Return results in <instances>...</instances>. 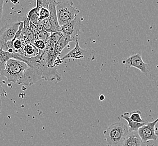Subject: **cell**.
I'll return each instance as SVG.
<instances>
[{"label":"cell","instance_id":"cell-10","mask_svg":"<svg viewBox=\"0 0 158 146\" xmlns=\"http://www.w3.org/2000/svg\"><path fill=\"white\" fill-rule=\"evenodd\" d=\"M81 26V20L77 16L72 21L61 26L60 31L64 35H69L76 40L77 36L79 35Z\"/></svg>","mask_w":158,"mask_h":146},{"label":"cell","instance_id":"cell-29","mask_svg":"<svg viewBox=\"0 0 158 146\" xmlns=\"http://www.w3.org/2000/svg\"><path fill=\"white\" fill-rule=\"evenodd\" d=\"M6 94V91L5 90L3 89V87L2 86L1 83L0 82V97L1 96H3Z\"/></svg>","mask_w":158,"mask_h":146},{"label":"cell","instance_id":"cell-19","mask_svg":"<svg viewBox=\"0 0 158 146\" xmlns=\"http://www.w3.org/2000/svg\"><path fill=\"white\" fill-rule=\"evenodd\" d=\"M141 112L140 110H135L129 112V117L132 120L137 123H145L144 120L142 119L141 116Z\"/></svg>","mask_w":158,"mask_h":146},{"label":"cell","instance_id":"cell-6","mask_svg":"<svg viewBox=\"0 0 158 146\" xmlns=\"http://www.w3.org/2000/svg\"><path fill=\"white\" fill-rule=\"evenodd\" d=\"M44 52L45 63L48 67H55L62 63L61 59H59L60 54L56 50V45L50 39L48 41Z\"/></svg>","mask_w":158,"mask_h":146},{"label":"cell","instance_id":"cell-31","mask_svg":"<svg viewBox=\"0 0 158 146\" xmlns=\"http://www.w3.org/2000/svg\"><path fill=\"white\" fill-rule=\"evenodd\" d=\"M99 99L100 101H103L104 100L105 96L104 95H100L99 96Z\"/></svg>","mask_w":158,"mask_h":146},{"label":"cell","instance_id":"cell-4","mask_svg":"<svg viewBox=\"0 0 158 146\" xmlns=\"http://www.w3.org/2000/svg\"><path fill=\"white\" fill-rule=\"evenodd\" d=\"M96 52L93 50H85L80 47L79 44V35L77 36L76 40V46L73 50L70 51L65 55L61 61L63 62L66 59H72L77 61L79 65L83 67L89 66L92 61L95 59Z\"/></svg>","mask_w":158,"mask_h":146},{"label":"cell","instance_id":"cell-15","mask_svg":"<svg viewBox=\"0 0 158 146\" xmlns=\"http://www.w3.org/2000/svg\"><path fill=\"white\" fill-rule=\"evenodd\" d=\"M74 41H76V40L74 38L70 37L69 35L63 34V36L59 39L57 43L55 44L57 51L61 54V52L65 48L68 46L70 42Z\"/></svg>","mask_w":158,"mask_h":146},{"label":"cell","instance_id":"cell-24","mask_svg":"<svg viewBox=\"0 0 158 146\" xmlns=\"http://www.w3.org/2000/svg\"><path fill=\"white\" fill-rule=\"evenodd\" d=\"M52 0H36V8L38 10L42 7L48 8L49 4Z\"/></svg>","mask_w":158,"mask_h":146},{"label":"cell","instance_id":"cell-26","mask_svg":"<svg viewBox=\"0 0 158 146\" xmlns=\"http://www.w3.org/2000/svg\"><path fill=\"white\" fill-rule=\"evenodd\" d=\"M63 34L60 31L51 33L50 37V39L56 44L57 42L59 41V39L63 36Z\"/></svg>","mask_w":158,"mask_h":146},{"label":"cell","instance_id":"cell-7","mask_svg":"<svg viewBox=\"0 0 158 146\" xmlns=\"http://www.w3.org/2000/svg\"><path fill=\"white\" fill-rule=\"evenodd\" d=\"M127 69H129L131 67H135L141 71L145 75L147 76L150 72V65L145 63L142 60V55L140 53H137L131 55L122 61Z\"/></svg>","mask_w":158,"mask_h":146},{"label":"cell","instance_id":"cell-1","mask_svg":"<svg viewBox=\"0 0 158 146\" xmlns=\"http://www.w3.org/2000/svg\"><path fill=\"white\" fill-rule=\"evenodd\" d=\"M44 50L40 51L39 54L33 57H27L19 55L18 60L25 62L28 65L18 84L31 86L40 80L60 82L62 77L57 71V67H48L45 63Z\"/></svg>","mask_w":158,"mask_h":146},{"label":"cell","instance_id":"cell-18","mask_svg":"<svg viewBox=\"0 0 158 146\" xmlns=\"http://www.w3.org/2000/svg\"><path fill=\"white\" fill-rule=\"evenodd\" d=\"M42 25L43 26V28L44 29V30L48 32V33H51L60 31V30L59 29H57L56 27H55L51 23V22L48 20V18L44 19L42 21Z\"/></svg>","mask_w":158,"mask_h":146},{"label":"cell","instance_id":"cell-8","mask_svg":"<svg viewBox=\"0 0 158 146\" xmlns=\"http://www.w3.org/2000/svg\"><path fill=\"white\" fill-rule=\"evenodd\" d=\"M158 123V118H157L154 121L145 124L137 130V133L142 140V143H148L150 140H158V133H156L157 129H155L156 125Z\"/></svg>","mask_w":158,"mask_h":146},{"label":"cell","instance_id":"cell-2","mask_svg":"<svg viewBox=\"0 0 158 146\" xmlns=\"http://www.w3.org/2000/svg\"><path fill=\"white\" fill-rule=\"evenodd\" d=\"M103 133L106 146H120L130 132L125 124L116 122L110 125Z\"/></svg>","mask_w":158,"mask_h":146},{"label":"cell","instance_id":"cell-14","mask_svg":"<svg viewBox=\"0 0 158 146\" xmlns=\"http://www.w3.org/2000/svg\"><path fill=\"white\" fill-rule=\"evenodd\" d=\"M121 117L127 121V123H128L127 127L130 133L137 131L139 128L141 127L146 124V123H137L132 120L129 117V112H125L123 114L121 115Z\"/></svg>","mask_w":158,"mask_h":146},{"label":"cell","instance_id":"cell-23","mask_svg":"<svg viewBox=\"0 0 158 146\" xmlns=\"http://www.w3.org/2000/svg\"><path fill=\"white\" fill-rule=\"evenodd\" d=\"M13 48L15 50V52L17 53L19 50H20L23 47L24 43L20 38H18L15 40H13Z\"/></svg>","mask_w":158,"mask_h":146},{"label":"cell","instance_id":"cell-5","mask_svg":"<svg viewBox=\"0 0 158 146\" xmlns=\"http://www.w3.org/2000/svg\"><path fill=\"white\" fill-rule=\"evenodd\" d=\"M57 20L60 26L67 24L78 16L80 11L73 6L72 1H61L56 2Z\"/></svg>","mask_w":158,"mask_h":146},{"label":"cell","instance_id":"cell-20","mask_svg":"<svg viewBox=\"0 0 158 146\" xmlns=\"http://www.w3.org/2000/svg\"><path fill=\"white\" fill-rule=\"evenodd\" d=\"M22 33L28 42L34 44L35 42L37 40L35 36L33 34V33L31 32V30L29 29H23Z\"/></svg>","mask_w":158,"mask_h":146},{"label":"cell","instance_id":"cell-22","mask_svg":"<svg viewBox=\"0 0 158 146\" xmlns=\"http://www.w3.org/2000/svg\"><path fill=\"white\" fill-rule=\"evenodd\" d=\"M50 33H48L44 29L41 32H39L37 33V40H41L46 42H48V40L50 39Z\"/></svg>","mask_w":158,"mask_h":146},{"label":"cell","instance_id":"cell-27","mask_svg":"<svg viewBox=\"0 0 158 146\" xmlns=\"http://www.w3.org/2000/svg\"><path fill=\"white\" fill-rule=\"evenodd\" d=\"M23 28L29 29L30 28V24H31V22L29 21L28 18H27V16H25L23 20Z\"/></svg>","mask_w":158,"mask_h":146},{"label":"cell","instance_id":"cell-30","mask_svg":"<svg viewBox=\"0 0 158 146\" xmlns=\"http://www.w3.org/2000/svg\"><path fill=\"white\" fill-rule=\"evenodd\" d=\"M36 26H37V33H39V32H41V31H42V30L44 29L41 24L36 25Z\"/></svg>","mask_w":158,"mask_h":146},{"label":"cell","instance_id":"cell-12","mask_svg":"<svg viewBox=\"0 0 158 146\" xmlns=\"http://www.w3.org/2000/svg\"><path fill=\"white\" fill-rule=\"evenodd\" d=\"M142 142L136 132H131L128 134L122 143V146H141Z\"/></svg>","mask_w":158,"mask_h":146},{"label":"cell","instance_id":"cell-28","mask_svg":"<svg viewBox=\"0 0 158 146\" xmlns=\"http://www.w3.org/2000/svg\"><path fill=\"white\" fill-rule=\"evenodd\" d=\"M4 2H5V0H0V20L2 16Z\"/></svg>","mask_w":158,"mask_h":146},{"label":"cell","instance_id":"cell-11","mask_svg":"<svg viewBox=\"0 0 158 146\" xmlns=\"http://www.w3.org/2000/svg\"><path fill=\"white\" fill-rule=\"evenodd\" d=\"M17 53L25 57L30 58L37 56L40 53V51L35 47L34 44L30 42H27L23 45L22 49Z\"/></svg>","mask_w":158,"mask_h":146},{"label":"cell","instance_id":"cell-9","mask_svg":"<svg viewBox=\"0 0 158 146\" xmlns=\"http://www.w3.org/2000/svg\"><path fill=\"white\" fill-rule=\"evenodd\" d=\"M21 22H13L1 28L0 30V43L1 45L13 40L19 29Z\"/></svg>","mask_w":158,"mask_h":146},{"label":"cell","instance_id":"cell-17","mask_svg":"<svg viewBox=\"0 0 158 146\" xmlns=\"http://www.w3.org/2000/svg\"><path fill=\"white\" fill-rule=\"evenodd\" d=\"M27 16L29 20V21L32 22L33 24H34L35 25L40 24V22H39V18H40L39 10L37 8L35 7V8L29 11L28 14Z\"/></svg>","mask_w":158,"mask_h":146},{"label":"cell","instance_id":"cell-32","mask_svg":"<svg viewBox=\"0 0 158 146\" xmlns=\"http://www.w3.org/2000/svg\"><path fill=\"white\" fill-rule=\"evenodd\" d=\"M0 114H1V110H0Z\"/></svg>","mask_w":158,"mask_h":146},{"label":"cell","instance_id":"cell-16","mask_svg":"<svg viewBox=\"0 0 158 146\" xmlns=\"http://www.w3.org/2000/svg\"><path fill=\"white\" fill-rule=\"evenodd\" d=\"M15 53L10 54L7 51H4L2 48H0V72L3 69V67L10 59H14Z\"/></svg>","mask_w":158,"mask_h":146},{"label":"cell","instance_id":"cell-3","mask_svg":"<svg viewBox=\"0 0 158 146\" xmlns=\"http://www.w3.org/2000/svg\"><path fill=\"white\" fill-rule=\"evenodd\" d=\"M27 68L28 65L25 62L15 59H10L0 72V76L6 77L9 82L18 83Z\"/></svg>","mask_w":158,"mask_h":146},{"label":"cell","instance_id":"cell-13","mask_svg":"<svg viewBox=\"0 0 158 146\" xmlns=\"http://www.w3.org/2000/svg\"><path fill=\"white\" fill-rule=\"evenodd\" d=\"M56 1L55 0H52L48 6V10L50 11V16L48 18V20L55 27L60 30V26L57 20V13H56Z\"/></svg>","mask_w":158,"mask_h":146},{"label":"cell","instance_id":"cell-21","mask_svg":"<svg viewBox=\"0 0 158 146\" xmlns=\"http://www.w3.org/2000/svg\"><path fill=\"white\" fill-rule=\"evenodd\" d=\"M39 22L40 24H41L42 21L44 19L48 18L50 16V11L48 8L46 7H42L39 10Z\"/></svg>","mask_w":158,"mask_h":146},{"label":"cell","instance_id":"cell-25","mask_svg":"<svg viewBox=\"0 0 158 146\" xmlns=\"http://www.w3.org/2000/svg\"><path fill=\"white\" fill-rule=\"evenodd\" d=\"M48 42L41 41V40H36L34 43L35 47L38 49L39 51H44L45 50L47 46Z\"/></svg>","mask_w":158,"mask_h":146}]
</instances>
